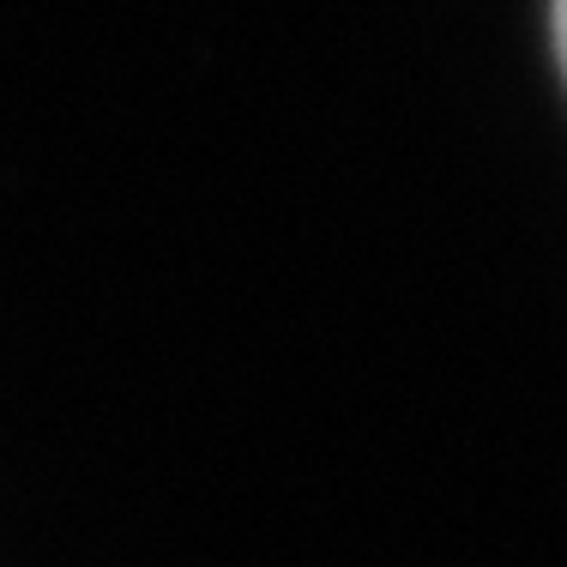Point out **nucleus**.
<instances>
[{
    "label": "nucleus",
    "mask_w": 567,
    "mask_h": 567,
    "mask_svg": "<svg viewBox=\"0 0 567 567\" xmlns=\"http://www.w3.org/2000/svg\"><path fill=\"white\" fill-rule=\"evenodd\" d=\"M549 31H556V61L567 79V0H549Z\"/></svg>",
    "instance_id": "f257e3e1"
}]
</instances>
